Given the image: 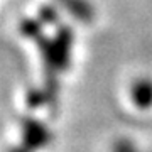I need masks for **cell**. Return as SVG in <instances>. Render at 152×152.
I'll return each mask as SVG.
<instances>
[{"label":"cell","mask_w":152,"mask_h":152,"mask_svg":"<svg viewBox=\"0 0 152 152\" xmlns=\"http://www.w3.org/2000/svg\"><path fill=\"white\" fill-rule=\"evenodd\" d=\"M42 56L46 71L49 73H61L69 66V56L73 48V31L71 27L61 26L59 31L54 34V37L41 36L36 41Z\"/></svg>","instance_id":"obj_1"},{"label":"cell","mask_w":152,"mask_h":152,"mask_svg":"<svg viewBox=\"0 0 152 152\" xmlns=\"http://www.w3.org/2000/svg\"><path fill=\"white\" fill-rule=\"evenodd\" d=\"M20 134H22V145H26L29 151H39L49 145L53 139L51 130L46 124L37 120L36 117H24L20 120Z\"/></svg>","instance_id":"obj_2"},{"label":"cell","mask_w":152,"mask_h":152,"mask_svg":"<svg viewBox=\"0 0 152 152\" xmlns=\"http://www.w3.org/2000/svg\"><path fill=\"white\" fill-rule=\"evenodd\" d=\"M129 96L139 110L152 108V78L142 76L134 80L129 90Z\"/></svg>","instance_id":"obj_3"},{"label":"cell","mask_w":152,"mask_h":152,"mask_svg":"<svg viewBox=\"0 0 152 152\" xmlns=\"http://www.w3.org/2000/svg\"><path fill=\"white\" fill-rule=\"evenodd\" d=\"M64 10L71 14L73 19L83 24H90L95 19V9L88 0H56Z\"/></svg>","instance_id":"obj_4"},{"label":"cell","mask_w":152,"mask_h":152,"mask_svg":"<svg viewBox=\"0 0 152 152\" xmlns=\"http://www.w3.org/2000/svg\"><path fill=\"white\" fill-rule=\"evenodd\" d=\"M42 22H41V19H34V17H27V19H24V20L20 22V34L22 36H26V37L32 39V41H37L41 36H42Z\"/></svg>","instance_id":"obj_5"},{"label":"cell","mask_w":152,"mask_h":152,"mask_svg":"<svg viewBox=\"0 0 152 152\" xmlns=\"http://www.w3.org/2000/svg\"><path fill=\"white\" fill-rule=\"evenodd\" d=\"M37 17L41 19L42 24H48V26H54V24L59 22V12L56 10L54 5H49V4H46L39 9Z\"/></svg>","instance_id":"obj_6"},{"label":"cell","mask_w":152,"mask_h":152,"mask_svg":"<svg viewBox=\"0 0 152 152\" xmlns=\"http://www.w3.org/2000/svg\"><path fill=\"white\" fill-rule=\"evenodd\" d=\"M26 103L29 105V108H39L42 105L48 103V98H46V93L44 90H29L27 91V98H26Z\"/></svg>","instance_id":"obj_7"},{"label":"cell","mask_w":152,"mask_h":152,"mask_svg":"<svg viewBox=\"0 0 152 152\" xmlns=\"http://www.w3.org/2000/svg\"><path fill=\"white\" fill-rule=\"evenodd\" d=\"M112 152H140V149L127 137H122V139H117V140L112 144Z\"/></svg>","instance_id":"obj_8"},{"label":"cell","mask_w":152,"mask_h":152,"mask_svg":"<svg viewBox=\"0 0 152 152\" xmlns=\"http://www.w3.org/2000/svg\"><path fill=\"white\" fill-rule=\"evenodd\" d=\"M10 152H32V151H29L26 145H19V147H14V149H10Z\"/></svg>","instance_id":"obj_9"},{"label":"cell","mask_w":152,"mask_h":152,"mask_svg":"<svg viewBox=\"0 0 152 152\" xmlns=\"http://www.w3.org/2000/svg\"><path fill=\"white\" fill-rule=\"evenodd\" d=\"M151 152H152V151H151Z\"/></svg>","instance_id":"obj_10"}]
</instances>
